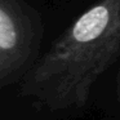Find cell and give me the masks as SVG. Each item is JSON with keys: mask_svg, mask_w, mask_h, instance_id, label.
I'll return each instance as SVG.
<instances>
[{"mask_svg": "<svg viewBox=\"0 0 120 120\" xmlns=\"http://www.w3.org/2000/svg\"><path fill=\"white\" fill-rule=\"evenodd\" d=\"M119 97H120V79H119Z\"/></svg>", "mask_w": 120, "mask_h": 120, "instance_id": "obj_3", "label": "cell"}, {"mask_svg": "<svg viewBox=\"0 0 120 120\" xmlns=\"http://www.w3.org/2000/svg\"><path fill=\"white\" fill-rule=\"evenodd\" d=\"M120 56V0H98L78 17L21 81L19 93L52 112L78 110Z\"/></svg>", "mask_w": 120, "mask_h": 120, "instance_id": "obj_1", "label": "cell"}, {"mask_svg": "<svg viewBox=\"0 0 120 120\" xmlns=\"http://www.w3.org/2000/svg\"><path fill=\"white\" fill-rule=\"evenodd\" d=\"M44 21L25 0H0V85L23 80L39 60Z\"/></svg>", "mask_w": 120, "mask_h": 120, "instance_id": "obj_2", "label": "cell"}]
</instances>
